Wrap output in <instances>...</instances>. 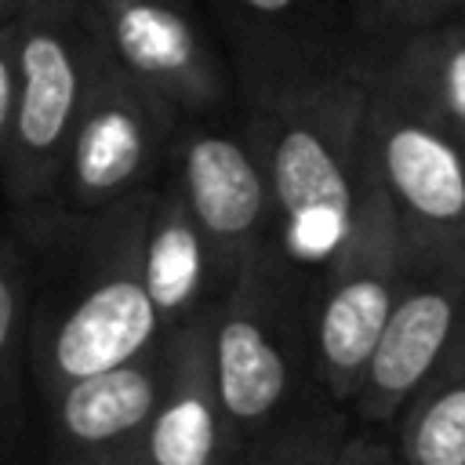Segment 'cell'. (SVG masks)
Masks as SVG:
<instances>
[{"mask_svg": "<svg viewBox=\"0 0 465 465\" xmlns=\"http://www.w3.org/2000/svg\"><path fill=\"white\" fill-rule=\"evenodd\" d=\"M272 193L276 254L309 287L345 243L367 182L371 54L305 80L236 91Z\"/></svg>", "mask_w": 465, "mask_h": 465, "instance_id": "obj_1", "label": "cell"}, {"mask_svg": "<svg viewBox=\"0 0 465 465\" xmlns=\"http://www.w3.org/2000/svg\"><path fill=\"white\" fill-rule=\"evenodd\" d=\"M149 200L153 185L94 218L22 236L36 269L29 374L44 403L163 341L142 272Z\"/></svg>", "mask_w": 465, "mask_h": 465, "instance_id": "obj_2", "label": "cell"}, {"mask_svg": "<svg viewBox=\"0 0 465 465\" xmlns=\"http://www.w3.org/2000/svg\"><path fill=\"white\" fill-rule=\"evenodd\" d=\"M211 352L236 447L327 396L312 352V287L298 280L276 251L247 265L218 302L211 316Z\"/></svg>", "mask_w": 465, "mask_h": 465, "instance_id": "obj_3", "label": "cell"}, {"mask_svg": "<svg viewBox=\"0 0 465 465\" xmlns=\"http://www.w3.org/2000/svg\"><path fill=\"white\" fill-rule=\"evenodd\" d=\"M98 58L102 47L84 0H29L18 18V109L0 174L22 236L47 225Z\"/></svg>", "mask_w": 465, "mask_h": 465, "instance_id": "obj_4", "label": "cell"}, {"mask_svg": "<svg viewBox=\"0 0 465 465\" xmlns=\"http://www.w3.org/2000/svg\"><path fill=\"white\" fill-rule=\"evenodd\" d=\"M367 163L411 258H440L465 269V142L374 54Z\"/></svg>", "mask_w": 465, "mask_h": 465, "instance_id": "obj_5", "label": "cell"}, {"mask_svg": "<svg viewBox=\"0 0 465 465\" xmlns=\"http://www.w3.org/2000/svg\"><path fill=\"white\" fill-rule=\"evenodd\" d=\"M411 251L403 229L371 174L352 229L331 265L312 283V352L323 392L349 407L363 381L367 360L407 287Z\"/></svg>", "mask_w": 465, "mask_h": 465, "instance_id": "obj_6", "label": "cell"}, {"mask_svg": "<svg viewBox=\"0 0 465 465\" xmlns=\"http://www.w3.org/2000/svg\"><path fill=\"white\" fill-rule=\"evenodd\" d=\"M178 127L182 116L156 94L138 87L131 76H124L102 51L91 94L84 102L54 185L47 225L40 232L65 222L94 218L156 185L171 160Z\"/></svg>", "mask_w": 465, "mask_h": 465, "instance_id": "obj_7", "label": "cell"}, {"mask_svg": "<svg viewBox=\"0 0 465 465\" xmlns=\"http://www.w3.org/2000/svg\"><path fill=\"white\" fill-rule=\"evenodd\" d=\"M105 58L182 120L236 102V76L185 0H84Z\"/></svg>", "mask_w": 465, "mask_h": 465, "instance_id": "obj_8", "label": "cell"}, {"mask_svg": "<svg viewBox=\"0 0 465 465\" xmlns=\"http://www.w3.org/2000/svg\"><path fill=\"white\" fill-rule=\"evenodd\" d=\"M167 174L182 189L229 287L247 265L276 251L269 178L240 124L182 120Z\"/></svg>", "mask_w": 465, "mask_h": 465, "instance_id": "obj_9", "label": "cell"}, {"mask_svg": "<svg viewBox=\"0 0 465 465\" xmlns=\"http://www.w3.org/2000/svg\"><path fill=\"white\" fill-rule=\"evenodd\" d=\"M465 323V269L440 258H411L407 287L367 360L349 414L356 429L392 432L400 411L450 352Z\"/></svg>", "mask_w": 465, "mask_h": 465, "instance_id": "obj_10", "label": "cell"}, {"mask_svg": "<svg viewBox=\"0 0 465 465\" xmlns=\"http://www.w3.org/2000/svg\"><path fill=\"white\" fill-rule=\"evenodd\" d=\"M232 40L236 91L287 84L363 58L341 0H211Z\"/></svg>", "mask_w": 465, "mask_h": 465, "instance_id": "obj_11", "label": "cell"}, {"mask_svg": "<svg viewBox=\"0 0 465 465\" xmlns=\"http://www.w3.org/2000/svg\"><path fill=\"white\" fill-rule=\"evenodd\" d=\"M163 378V341L120 367L73 381L47 407L54 465H131L142 454Z\"/></svg>", "mask_w": 465, "mask_h": 465, "instance_id": "obj_12", "label": "cell"}, {"mask_svg": "<svg viewBox=\"0 0 465 465\" xmlns=\"http://www.w3.org/2000/svg\"><path fill=\"white\" fill-rule=\"evenodd\" d=\"M214 309L163 334L160 400L138 454L145 465H229L232 461L236 443L222 411L214 352H211Z\"/></svg>", "mask_w": 465, "mask_h": 465, "instance_id": "obj_13", "label": "cell"}, {"mask_svg": "<svg viewBox=\"0 0 465 465\" xmlns=\"http://www.w3.org/2000/svg\"><path fill=\"white\" fill-rule=\"evenodd\" d=\"M142 272H145V287H149V298H153L163 334L203 316L229 291L203 229L196 225V218H193L182 189L167 174V167H163L160 182L153 185V200H149V214H145Z\"/></svg>", "mask_w": 465, "mask_h": 465, "instance_id": "obj_14", "label": "cell"}, {"mask_svg": "<svg viewBox=\"0 0 465 465\" xmlns=\"http://www.w3.org/2000/svg\"><path fill=\"white\" fill-rule=\"evenodd\" d=\"M389 440L407 465H465V323L450 352L400 411Z\"/></svg>", "mask_w": 465, "mask_h": 465, "instance_id": "obj_15", "label": "cell"}, {"mask_svg": "<svg viewBox=\"0 0 465 465\" xmlns=\"http://www.w3.org/2000/svg\"><path fill=\"white\" fill-rule=\"evenodd\" d=\"M33 247L22 236L0 240V465L11 461L29 385V327H33Z\"/></svg>", "mask_w": 465, "mask_h": 465, "instance_id": "obj_16", "label": "cell"}, {"mask_svg": "<svg viewBox=\"0 0 465 465\" xmlns=\"http://www.w3.org/2000/svg\"><path fill=\"white\" fill-rule=\"evenodd\" d=\"M465 142V15L407 36L385 51H371Z\"/></svg>", "mask_w": 465, "mask_h": 465, "instance_id": "obj_17", "label": "cell"}, {"mask_svg": "<svg viewBox=\"0 0 465 465\" xmlns=\"http://www.w3.org/2000/svg\"><path fill=\"white\" fill-rule=\"evenodd\" d=\"M352 432L349 407L320 396L240 443L229 465H338Z\"/></svg>", "mask_w": 465, "mask_h": 465, "instance_id": "obj_18", "label": "cell"}, {"mask_svg": "<svg viewBox=\"0 0 465 465\" xmlns=\"http://www.w3.org/2000/svg\"><path fill=\"white\" fill-rule=\"evenodd\" d=\"M363 51H385L407 36L429 33L458 15L465 0H345Z\"/></svg>", "mask_w": 465, "mask_h": 465, "instance_id": "obj_19", "label": "cell"}, {"mask_svg": "<svg viewBox=\"0 0 465 465\" xmlns=\"http://www.w3.org/2000/svg\"><path fill=\"white\" fill-rule=\"evenodd\" d=\"M15 109H18V18L0 25V174L11 153Z\"/></svg>", "mask_w": 465, "mask_h": 465, "instance_id": "obj_20", "label": "cell"}, {"mask_svg": "<svg viewBox=\"0 0 465 465\" xmlns=\"http://www.w3.org/2000/svg\"><path fill=\"white\" fill-rule=\"evenodd\" d=\"M338 465H407L403 454L396 450V443L385 432H371V429H356L345 443V454Z\"/></svg>", "mask_w": 465, "mask_h": 465, "instance_id": "obj_21", "label": "cell"}, {"mask_svg": "<svg viewBox=\"0 0 465 465\" xmlns=\"http://www.w3.org/2000/svg\"><path fill=\"white\" fill-rule=\"evenodd\" d=\"M29 7V0H0V25L4 22H15V18H22V11Z\"/></svg>", "mask_w": 465, "mask_h": 465, "instance_id": "obj_22", "label": "cell"}, {"mask_svg": "<svg viewBox=\"0 0 465 465\" xmlns=\"http://www.w3.org/2000/svg\"><path fill=\"white\" fill-rule=\"evenodd\" d=\"M69 465H91V461H69Z\"/></svg>", "mask_w": 465, "mask_h": 465, "instance_id": "obj_23", "label": "cell"}, {"mask_svg": "<svg viewBox=\"0 0 465 465\" xmlns=\"http://www.w3.org/2000/svg\"><path fill=\"white\" fill-rule=\"evenodd\" d=\"M131 465H145V461H142V458H134V461H131Z\"/></svg>", "mask_w": 465, "mask_h": 465, "instance_id": "obj_24", "label": "cell"}, {"mask_svg": "<svg viewBox=\"0 0 465 465\" xmlns=\"http://www.w3.org/2000/svg\"><path fill=\"white\" fill-rule=\"evenodd\" d=\"M0 240H4V236H0Z\"/></svg>", "mask_w": 465, "mask_h": 465, "instance_id": "obj_25", "label": "cell"}]
</instances>
